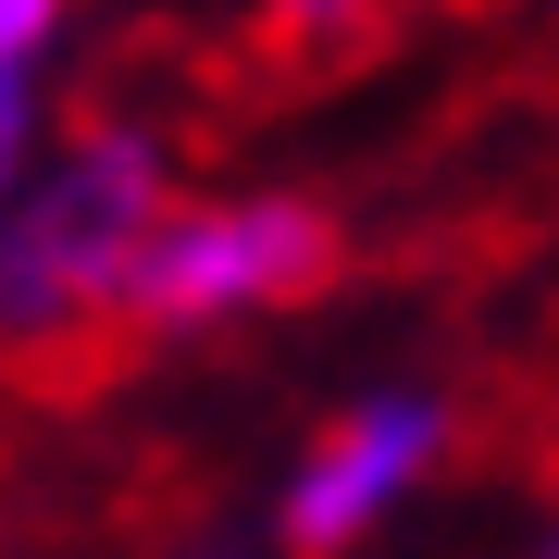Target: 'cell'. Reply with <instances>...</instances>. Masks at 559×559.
<instances>
[{"label": "cell", "mask_w": 559, "mask_h": 559, "mask_svg": "<svg viewBox=\"0 0 559 559\" xmlns=\"http://www.w3.org/2000/svg\"><path fill=\"white\" fill-rule=\"evenodd\" d=\"M162 212H175L162 150L87 112L75 162L50 175V200H25L13 224H0V336H13L25 360L100 373V360L124 348L112 286H124V261H138V237H150Z\"/></svg>", "instance_id": "cell-1"}, {"label": "cell", "mask_w": 559, "mask_h": 559, "mask_svg": "<svg viewBox=\"0 0 559 559\" xmlns=\"http://www.w3.org/2000/svg\"><path fill=\"white\" fill-rule=\"evenodd\" d=\"M348 274V237L336 212L311 200H249V212H162L138 261L112 286V323L124 336H187V323H224V311H286V299H323Z\"/></svg>", "instance_id": "cell-2"}, {"label": "cell", "mask_w": 559, "mask_h": 559, "mask_svg": "<svg viewBox=\"0 0 559 559\" xmlns=\"http://www.w3.org/2000/svg\"><path fill=\"white\" fill-rule=\"evenodd\" d=\"M436 399H373V411H348L336 436H323L299 460V485H286V559H348V535L373 522L399 485L436 460Z\"/></svg>", "instance_id": "cell-3"}, {"label": "cell", "mask_w": 559, "mask_h": 559, "mask_svg": "<svg viewBox=\"0 0 559 559\" xmlns=\"http://www.w3.org/2000/svg\"><path fill=\"white\" fill-rule=\"evenodd\" d=\"M385 25H399V0H261L249 62L274 87H323V75H360L385 50Z\"/></svg>", "instance_id": "cell-4"}, {"label": "cell", "mask_w": 559, "mask_h": 559, "mask_svg": "<svg viewBox=\"0 0 559 559\" xmlns=\"http://www.w3.org/2000/svg\"><path fill=\"white\" fill-rule=\"evenodd\" d=\"M25 138H38V112H25V87L0 75V212H13V175H25Z\"/></svg>", "instance_id": "cell-5"}, {"label": "cell", "mask_w": 559, "mask_h": 559, "mask_svg": "<svg viewBox=\"0 0 559 559\" xmlns=\"http://www.w3.org/2000/svg\"><path fill=\"white\" fill-rule=\"evenodd\" d=\"M50 25H62V0H0V75H13V62L38 50Z\"/></svg>", "instance_id": "cell-6"}, {"label": "cell", "mask_w": 559, "mask_h": 559, "mask_svg": "<svg viewBox=\"0 0 559 559\" xmlns=\"http://www.w3.org/2000/svg\"><path fill=\"white\" fill-rule=\"evenodd\" d=\"M547 559H559V547H547Z\"/></svg>", "instance_id": "cell-7"}]
</instances>
